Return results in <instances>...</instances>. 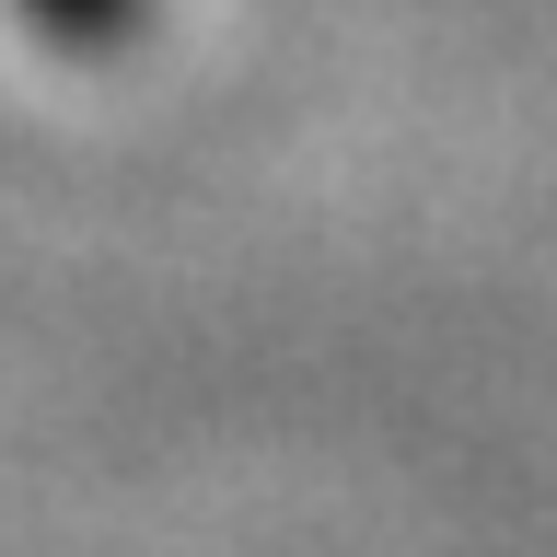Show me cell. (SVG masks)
<instances>
[{
    "label": "cell",
    "mask_w": 557,
    "mask_h": 557,
    "mask_svg": "<svg viewBox=\"0 0 557 557\" xmlns=\"http://www.w3.org/2000/svg\"><path fill=\"white\" fill-rule=\"evenodd\" d=\"M35 35H59V47H104V35H128L139 0H24Z\"/></svg>",
    "instance_id": "obj_1"
}]
</instances>
